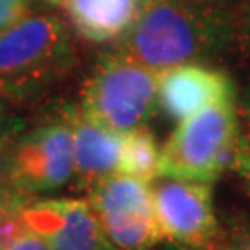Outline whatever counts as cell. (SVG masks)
I'll return each instance as SVG.
<instances>
[{"mask_svg":"<svg viewBox=\"0 0 250 250\" xmlns=\"http://www.w3.org/2000/svg\"><path fill=\"white\" fill-rule=\"evenodd\" d=\"M235 19V45L250 54V0H243L233 8Z\"/></svg>","mask_w":250,"mask_h":250,"instance_id":"cell-17","label":"cell"},{"mask_svg":"<svg viewBox=\"0 0 250 250\" xmlns=\"http://www.w3.org/2000/svg\"><path fill=\"white\" fill-rule=\"evenodd\" d=\"M78 107L119 134L146 128L158 109V74L111 48L93 65Z\"/></svg>","mask_w":250,"mask_h":250,"instance_id":"cell-4","label":"cell"},{"mask_svg":"<svg viewBox=\"0 0 250 250\" xmlns=\"http://www.w3.org/2000/svg\"><path fill=\"white\" fill-rule=\"evenodd\" d=\"M32 0H0V34L30 15Z\"/></svg>","mask_w":250,"mask_h":250,"instance_id":"cell-16","label":"cell"},{"mask_svg":"<svg viewBox=\"0 0 250 250\" xmlns=\"http://www.w3.org/2000/svg\"><path fill=\"white\" fill-rule=\"evenodd\" d=\"M67 113L72 130V178L78 189L91 191L102 180L119 174L125 134L91 121L78 104H69Z\"/></svg>","mask_w":250,"mask_h":250,"instance_id":"cell-10","label":"cell"},{"mask_svg":"<svg viewBox=\"0 0 250 250\" xmlns=\"http://www.w3.org/2000/svg\"><path fill=\"white\" fill-rule=\"evenodd\" d=\"M150 189L161 241L184 249H217L221 228L209 184L161 178Z\"/></svg>","mask_w":250,"mask_h":250,"instance_id":"cell-6","label":"cell"},{"mask_svg":"<svg viewBox=\"0 0 250 250\" xmlns=\"http://www.w3.org/2000/svg\"><path fill=\"white\" fill-rule=\"evenodd\" d=\"M204 4H213V6H224V8H235L237 4H241L243 0H197Z\"/></svg>","mask_w":250,"mask_h":250,"instance_id":"cell-21","label":"cell"},{"mask_svg":"<svg viewBox=\"0 0 250 250\" xmlns=\"http://www.w3.org/2000/svg\"><path fill=\"white\" fill-rule=\"evenodd\" d=\"M2 250H50V247H48V243L45 241L43 235L30 230L24 224V228L8 245H4Z\"/></svg>","mask_w":250,"mask_h":250,"instance_id":"cell-18","label":"cell"},{"mask_svg":"<svg viewBox=\"0 0 250 250\" xmlns=\"http://www.w3.org/2000/svg\"><path fill=\"white\" fill-rule=\"evenodd\" d=\"M85 200L117 250H152L161 243L150 184L113 174L87 191Z\"/></svg>","mask_w":250,"mask_h":250,"instance_id":"cell-7","label":"cell"},{"mask_svg":"<svg viewBox=\"0 0 250 250\" xmlns=\"http://www.w3.org/2000/svg\"><path fill=\"white\" fill-rule=\"evenodd\" d=\"M230 99H235L232 78L206 63L178 65L158 74V107L170 121H188Z\"/></svg>","mask_w":250,"mask_h":250,"instance_id":"cell-9","label":"cell"},{"mask_svg":"<svg viewBox=\"0 0 250 250\" xmlns=\"http://www.w3.org/2000/svg\"><path fill=\"white\" fill-rule=\"evenodd\" d=\"M233 45V8L197 0H143L134 24L113 50L160 74L178 65L209 62Z\"/></svg>","mask_w":250,"mask_h":250,"instance_id":"cell-1","label":"cell"},{"mask_svg":"<svg viewBox=\"0 0 250 250\" xmlns=\"http://www.w3.org/2000/svg\"><path fill=\"white\" fill-rule=\"evenodd\" d=\"M239 106L230 99L178 123L160 154V178L213 184L233 167L239 145Z\"/></svg>","mask_w":250,"mask_h":250,"instance_id":"cell-3","label":"cell"},{"mask_svg":"<svg viewBox=\"0 0 250 250\" xmlns=\"http://www.w3.org/2000/svg\"><path fill=\"white\" fill-rule=\"evenodd\" d=\"M76 65L78 50L67 22L54 13H30L0 34V100L37 99Z\"/></svg>","mask_w":250,"mask_h":250,"instance_id":"cell-2","label":"cell"},{"mask_svg":"<svg viewBox=\"0 0 250 250\" xmlns=\"http://www.w3.org/2000/svg\"><path fill=\"white\" fill-rule=\"evenodd\" d=\"M69 102L22 132L13 148L11 188L22 195H45L65 188L74 174Z\"/></svg>","mask_w":250,"mask_h":250,"instance_id":"cell-5","label":"cell"},{"mask_svg":"<svg viewBox=\"0 0 250 250\" xmlns=\"http://www.w3.org/2000/svg\"><path fill=\"white\" fill-rule=\"evenodd\" d=\"M24 132V123L9 115L6 102L0 100V186H11V161L15 143Z\"/></svg>","mask_w":250,"mask_h":250,"instance_id":"cell-13","label":"cell"},{"mask_svg":"<svg viewBox=\"0 0 250 250\" xmlns=\"http://www.w3.org/2000/svg\"><path fill=\"white\" fill-rule=\"evenodd\" d=\"M152 250H158L156 247ZM163 250H195V249H184V247H174V245H170V247H167V249H163Z\"/></svg>","mask_w":250,"mask_h":250,"instance_id":"cell-22","label":"cell"},{"mask_svg":"<svg viewBox=\"0 0 250 250\" xmlns=\"http://www.w3.org/2000/svg\"><path fill=\"white\" fill-rule=\"evenodd\" d=\"M62 11L74 36L91 45H115L134 24L143 0H46Z\"/></svg>","mask_w":250,"mask_h":250,"instance_id":"cell-11","label":"cell"},{"mask_svg":"<svg viewBox=\"0 0 250 250\" xmlns=\"http://www.w3.org/2000/svg\"><path fill=\"white\" fill-rule=\"evenodd\" d=\"M21 217L30 230L45 237L50 250H117L87 200H30Z\"/></svg>","mask_w":250,"mask_h":250,"instance_id":"cell-8","label":"cell"},{"mask_svg":"<svg viewBox=\"0 0 250 250\" xmlns=\"http://www.w3.org/2000/svg\"><path fill=\"white\" fill-rule=\"evenodd\" d=\"M160 146L148 128H137L123 135L119 174L150 184L160 178Z\"/></svg>","mask_w":250,"mask_h":250,"instance_id":"cell-12","label":"cell"},{"mask_svg":"<svg viewBox=\"0 0 250 250\" xmlns=\"http://www.w3.org/2000/svg\"><path fill=\"white\" fill-rule=\"evenodd\" d=\"M233 170L237 172V176L241 178V182L250 191V126L239 137L235 160H233Z\"/></svg>","mask_w":250,"mask_h":250,"instance_id":"cell-19","label":"cell"},{"mask_svg":"<svg viewBox=\"0 0 250 250\" xmlns=\"http://www.w3.org/2000/svg\"><path fill=\"white\" fill-rule=\"evenodd\" d=\"M239 113H243V117L247 119V123H249V126H250V85L247 87L245 95H243V102H241V106H239Z\"/></svg>","mask_w":250,"mask_h":250,"instance_id":"cell-20","label":"cell"},{"mask_svg":"<svg viewBox=\"0 0 250 250\" xmlns=\"http://www.w3.org/2000/svg\"><path fill=\"white\" fill-rule=\"evenodd\" d=\"M32 198L22 195L11 186H0V221L19 217Z\"/></svg>","mask_w":250,"mask_h":250,"instance_id":"cell-15","label":"cell"},{"mask_svg":"<svg viewBox=\"0 0 250 250\" xmlns=\"http://www.w3.org/2000/svg\"><path fill=\"white\" fill-rule=\"evenodd\" d=\"M215 250H250V219H237L226 230H221V237Z\"/></svg>","mask_w":250,"mask_h":250,"instance_id":"cell-14","label":"cell"},{"mask_svg":"<svg viewBox=\"0 0 250 250\" xmlns=\"http://www.w3.org/2000/svg\"><path fill=\"white\" fill-rule=\"evenodd\" d=\"M0 250H2V249H0Z\"/></svg>","mask_w":250,"mask_h":250,"instance_id":"cell-23","label":"cell"}]
</instances>
